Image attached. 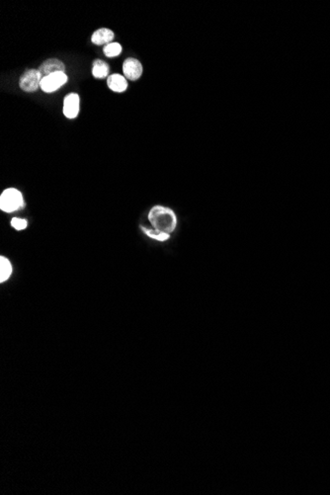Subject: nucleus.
<instances>
[{"instance_id": "f257e3e1", "label": "nucleus", "mask_w": 330, "mask_h": 495, "mask_svg": "<svg viewBox=\"0 0 330 495\" xmlns=\"http://www.w3.org/2000/svg\"><path fill=\"white\" fill-rule=\"evenodd\" d=\"M148 220L152 230L169 236L175 232L178 226V218L174 210L164 205L152 206L148 214Z\"/></svg>"}, {"instance_id": "f03ea898", "label": "nucleus", "mask_w": 330, "mask_h": 495, "mask_svg": "<svg viewBox=\"0 0 330 495\" xmlns=\"http://www.w3.org/2000/svg\"><path fill=\"white\" fill-rule=\"evenodd\" d=\"M24 206V197L20 190L16 188L5 189L0 196V210L11 214Z\"/></svg>"}, {"instance_id": "7ed1b4c3", "label": "nucleus", "mask_w": 330, "mask_h": 495, "mask_svg": "<svg viewBox=\"0 0 330 495\" xmlns=\"http://www.w3.org/2000/svg\"><path fill=\"white\" fill-rule=\"evenodd\" d=\"M42 76L38 70L30 68L25 70L19 78V87L22 91L33 93L41 88Z\"/></svg>"}, {"instance_id": "20e7f679", "label": "nucleus", "mask_w": 330, "mask_h": 495, "mask_svg": "<svg viewBox=\"0 0 330 495\" xmlns=\"http://www.w3.org/2000/svg\"><path fill=\"white\" fill-rule=\"evenodd\" d=\"M68 78L66 72H56L42 78L41 89L44 93H52L68 82Z\"/></svg>"}, {"instance_id": "39448f33", "label": "nucleus", "mask_w": 330, "mask_h": 495, "mask_svg": "<svg viewBox=\"0 0 330 495\" xmlns=\"http://www.w3.org/2000/svg\"><path fill=\"white\" fill-rule=\"evenodd\" d=\"M123 74L126 80L130 82H136L142 78L144 74V66L138 58H128L123 62Z\"/></svg>"}, {"instance_id": "423d86ee", "label": "nucleus", "mask_w": 330, "mask_h": 495, "mask_svg": "<svg viewBox=\"0 0 330 495\" xmlns=\"http://www.w3.org/2000/svg\"><path fill=\"white\" fill-rule=\"evenodd\" d=\"M80 110V98L78 93H70L64 99L62 113L68 119H76Z\"/></svg>"}, {"instance_id": "0eeeda50", "label": "nucleus", "mask_w": 330, "mask_h": 495, "mask_svg": "<svg viewBox=\"0 0 330 495\" xmlns=\"http://www.w3.org/2000/svg\"><path fill=\"white\" fill-rule=\"evenodd\" d=\"M42 78L56 72H66V64L58 58H52L42 62L38 68Z\"/></svg>"}, {"instance_id": "6e6552de", "label": "nucleus", "mask_w": 330, "mask_h": 495, "mask_svg": "<svg viewBox=\"0 0 330 495\" xmlns=\"http://www.w3.org/2000/svg\"><path fill=\"white\" fill-rule=\"evenodd\" d=\"M115 38L114 32L109 28H100L93 32L91 42L96 46H106L112 42Z\"/></svg>"}, {"instance_id": "1a4fd4ad", "label": "nucleus", "mask_w": 330, "mask_h": 495, "mask_svg": "<svg viewBox=\"0 0 330 495\" xmlns=\"http://www.w3.org/2000/svg\"><path fill=\"white\" fill-rule=\"evenodd\" d=\"M107 86L113 92L123 93L128 89V80L124 78L123 74H110L107 78Z\"/></svg>"}, {"instance_id": "9d476101", "label": "nucleus", "mask_w": 330, "mask_h": 495, "mask_svg": "<svg viewBox=\"0 0 330 495\" xmlns=\"http://www.w3.org/2000/svg\"><path fill=\"white\" fill-rule=\"evenodd\" d=\"M110 72L109 64L102 60H95L92 64V76L97 80L108 78Z\"/></svg>"}, {"instance_id": "9b49d317", "label": "nucleus", "mask_w": 330, "mask_h": 495, "mask_svg": "<svg viewBox=\"0 0 330 495\" xmlns=\"http://www.w3.org/2000/svg\"><path fill=\"white\" fill-rule=\"evenodd\" d=\"M13 271L12 264L5 256L0 257V282L4 283L9 279Z\"/></svg>"}, {"instance_id": "f8f14e48", "label": "nucleus", "mask_w": 330, "mask_h": 495, "mask_svg": "<svg viewBox=\"0 0 330 495\" xmlns=\"http://www.w3.org/2000/svg\"><path fill=\"white\" fill-rule=\"evenodd\" d=\"M123 50V48L121 46V44L117 42H112L106 46H104L103 48V52L105 54V56L107 58H116V56H119L121 54Z\"/></svg>"}, {"instance_id": "ddd939ff", "label": "nucleus", "mask_w": 330, "mask_h": 495, "mask_svg": "<svg viewBox=\"0 0 330 495\" xmlns=\"http://www.w3.org/2000/svg\"><path fill=\"white\" fill-rule=\"evenodd\" d=\"M140 228H142V232L146 236H148L150 238H152L154 240H156L158 242H165L169 240L170 238H171V236H169V234H160V232H156V230H154L152 228H146V226H140Z\"/></svg>"}, {"instance_id": "4468645a", "label": "nucleus", "mask_w": 330, "mask_h": 495, "mask_svg": "<svg viewBox=\"0 0 330 495\" xmlns=\"http://www.w3.org/2000/svg\"><path fill=\"white\" fill-rule=\"evenodd\" d=\"M11 226L15 228L16 230H24L28 226V220L25 218H12L11 220Z\"/></svg>"}]
</instances>
